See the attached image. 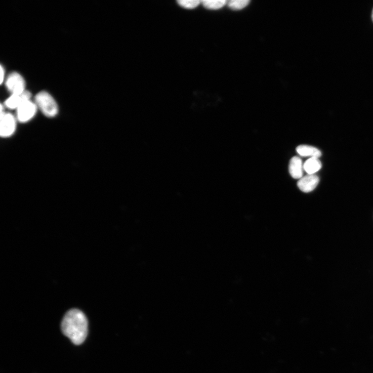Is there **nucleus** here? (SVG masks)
<instances>
[{
  "mask_svg": "<svg viewBox=\"0 0 373 373\" xmlns=\"http://www.w3.org/2000/svg\"><path fill=\"white\" fill-rule=\"evenodd\" d=\"M372 19H373V12H372Z\"/></svg>",
  "mask_w": 373,
  "mask_h": 373,
  "instance_id": "obj_15",
  "label": "nucleus"
},
{
  "mask_svg": "<svg viewBox=\"0 0 373 373\" xmlns=\"http://www.w3.org/2000/svg\"><path fill=\"white\" fill-rule=\"evenodd\" d=\"M35 102L38 110L48 118H55L58 115V104L54 98L48 92L42 91L39 92L36 95Z\"/></svg>",
  "mask_w": 373,
  "mask_h": 373,
  "instance_id": "obj_2",
  "label": "nucleus"
},
{
  "mask_svg": "<svg viewBox=\"0 0 373 373\" xmlns=\"http://www.w3.org/2000/svg\"><path fill=\"white\" fill-rule=\"evenodd\" d=\"M87 319L78 309H72L64 316L61 329L64 335L68 337L75 345L84 342L88 334Z\"/></svg>",
  "mask_w": 373,
  "mask_h": 373,
  "instance_id": "obj_1",
  "label": "nucleus"
},
{
  "mask_svg": "<svg viewBox=\"0 0 373 373\" xmlns=\"http://www.w3.org/2000/svg\"><path fill=\"white\" fill-rule=\"evenodd\" d=\"M177 3L182 7L186 9H194L199 5L201 1H197V0H179Z\"/></svg>",
  "mask_w": 373,
  "mask_h": 373,
  "instance_id": "obj_13",
  "label": "nucleus"
},
{
  "mask_svg": "<svg viewBox=\"0 0 373 373\" xmlns=\"http://www.w3.org/2000/svg\"><path fill=\"white\" fill-rule=\"evenodd\" d=\"M0 119V135L3 138L12 136L17 129L18 121L16 116L5 112L1 114Z\"/></svg>",
  "mask_w": 373,
  "mask_h": 373,
  "instance_id": "obj_4",
  "label": "nucleus"
},
{
  "mask_svg": "<svg viewBox=\"0 0 373 373\" xmlns=\"http://www.w3.org/2000/svg\"><path fill=\"white\" fill-rule=\"evenodd\" d=\"M38 110L35 102L31 100L25 102L16 110L18 122L21 124L30 122L35 118Z\"/></svg>",
  "mask_w": 373,
  "mask_h": 373,
  "instance_id": "obj_3",
  "label": "nucleus"
},
{
  "mask_svg": "<svg viewBox=\"0 0 373 373\" xmlns=\"http://www.w3.org/2000/svg\"><path fill=\"white\" fill-rule=\"evenodd\" d=\"M5 85L12 94H21L26 91V82L24 78L17 72L10 73L6 80Z\"/></svg>",
  "mask_w": 373,
  "mask_h": 373,
  "instance_id": "obj_5",
  "label": "nucleus"
},
{
  "mask_svg": "<svg viewBox=\"0 0 373 373\" xmlns=\"http://www.w3.org/2000/svg\"><path fill=\"white\" fill-rule=\"evenodd\" d=\"M290 173L294 179H300L303 176L304 164L300 158L293 157L291 158L289 166Z\"/></svg>",
  "mask_w": 373,
  "mask_h": 373,
  "instance_id": "obj_8",
  "label": "nucleus"
},
{
  "mask_svg": "<svg viewBox=\"0 0 373 373\" xmlns=\"http://www.w3.org/2000/svg\"><path fill=\"white\" fill-rule=\"evenodd\" d=\"M4 78H5V70L3 66H1V76H0V79H1V83L2 84L4 81Z\"/></svg>",
  "mask_w": 373,
  "mask_h": 373,
  "instance_id": "obj_14",
  "label": "nucleus"
},
{
  "mask_svg": "<svg viewBox=\"0 0 373 373\" xmlns=\"http://www.w3.org/2000/svg\"><path fill=\"white\" fill-rule=\"evenodd\" d=\"M319 182V177L315 174H307L298 180L297 186L305 193H310L317 186Z\"/></svg>",
  "mask_w": 373,
  "mask_h": 373,
  "instance_id": "obj_7",
  "label": "nucleus"
},
{
  "mask_svg": "<svg viewBox=\"0 0 373 373\" xmlns=\"http://www.w3.org/2000/svg\"><path fill=\"white\" fill-rule=\"evenodd\" d=\"M249 0H232L228 3L229 7L233 10H241L246 7L249 3Z\"/></svg>",
  "mask_w": 373,
  "mask_h": 373,
  "instance_id": "obj_12",
  "label": "nucleus"
},
{
  "mask_svg": "<svg viewBox=\"0 0 373 373\" xmlns=\"http://www.w3.org/2000/svg\"><path fill=\"white\" fill-rule=\"evenodd\" d=\"M322 166L321 161L317 158H310L304 164V169L308 174H315Z\"/></svg>",
  "mask_w": 373,
  "mask_h": 373,
  "instance_id": "obj_10",
  "label": "nucleus"
},
{
  "mask_svg": "<svg viewBox=\"0 0 373 373\" xmlns=\"http://www.w3.org/2000/svg\"><path fill=\"white\" fill-rule=\"evenodd\" d=\"M201 3L207 9L217 10L225 6L227 1L226 0H205Z\"/></svg>",
  "mask_w": 373,
  "mask_h": 373,
  "instance_id": "obj_11",
  "label": "nucleus"
},
{
  "mask_svg": "<svg viewBox=\"0 0 373 373\" xmlns=\"http://www.w3.org/2000/svg\"><path fill=\"white\" fill-rule=\"evenodd\" d=\"M296 151L298 154L302 157L319 158L322 156V153L318 149L308 145L298 146L296 148Z\"/></svg>",
  "mask_w": 373,
  "mask_h": 373,
  "instance_id": "obj_9",
  "label": "nucleus"
},
{
  "mask_svg": "<svg viewBox=\"0 0 373 373\" xmlns=\"http://www.w3.org/2000/svg\"><path fill=\"white\" fill-rule=\"evenodd\" d=\"M31 93L26 90L22 93L12 94L4 102V106L9 110H16L25 102L31 100Z\"/></svg>",
  "mask_w": 373,
  "mask_h": 373,
  "instance_id": "obj_6",
  "label": "nucleus"
}]
</instances>
